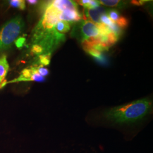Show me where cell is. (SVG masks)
<instances>
[{
  "instance_id": "1",
  "label": "cell",
  "mask_w": 153,
  "mask_h": 153,
  "mask_svg": "<svg viewBox=\"0 0 153 153\" xmlns=\"http://www.w3.org/2000/svg\"><path fill=\"white\" fill-rule=\"evenodd\" d=\"M152 107L150 99H141L104 109L100 113L99 119L107 126L119 128L124 135V139L130 141L138 134L134 128L146 120L152 112Z\"/></svg>"
},
{
  "instance_id": "2",
  "label": "cell",
  "mask_w": 153,
  "mask_h": 153,
  "mask_svg": "<svg viewBox=\"0 0 153 153\" xmlns=\"http://www.w3.org/2000/svg\"><path fill=\"white\" fill-rule=\"evenodd\" d=\"M24 22L22 17L17 16L5 24L0 29V51L9 48L24 28Z\"/></svg>"
},
{
  "instance_id": "3",
  "label": "cell",
  "mask_w": 153,
  "mask_h": 153,
  "mask_svg": "<svg viewBox=\"0 0 153 153\" xmlns=\"http://www.w3.org/2000/svg\"><path fill=\"white\" fill-rule=\"evenodd\" d=\"M71 34L84 40L98 36L99 32L95 23L89 21H83L76 25Z\"/></svg>"
},
{
  "instance_id": "4",
  "label": "cell",
  "mask_w": 153,
  "mask_h": 153,
  "mask_svg": "<svg viewBox=\"0 0 153 153\" xmlns=\"http://www.w3.org/2000/svg\"><path fill=\"white\" fill-rule=\"evenodd\" d=\"M45 81V78L44 76H42L36 69V65L31 66L30 68H26L22 71L21 75L14 79L10 81L4 82L2 83L0 88H3L6 84L16 83L19 82L25 81H35V82H42Z\"/></svg>"
},
{
  "instance_id": "5",
  "label": "cell",
  "mask_w": 153,
  "mask_h": 153,
  "mask_svg": "<svg viewBox=\"0 0 153 153\" xmlns=\"http://www.w3.org/2000/svg\"><path fill=\"white\" fill-rule=\"evenodd\" d=\"M108 11V9L100 6L94 9L85 8V13L86 16V19L88 18L91 21H92L93 23L94 22L96 24H99L100 23V17L103 14H107Z\"/></svg>"
},
{
  "instance_id": "6",
  "label": "cell",
  "mask_w": 153,
  "mask_h": 153,
  "mask_svg": "<svg viewBox=\"0 0 153 153\" xmlns=\"http://www.w3.org/2000/svg\"><path fill=\"white\" fill-rule=\"evenodd\" d=\"M51 3L53 5L62 11L78 10L77 4L75 1L68 0H56L52 1Z\"/></svg>"
},
{
  "instance_id": "7",
  "label": "cell",
  "mask_w": 153,
  "mask_h": 153,
  "mask_svg": "<svg viewBox=\"0 0 153 153\" xmlns=\"http://www.w3.org/2000/svg\"><path fill=\"white\" fill-rule=\"evenodd\" d=\"M81 18L82 16L78 10L62 11L60 17L61 21L67 22H78Z\"/></svg>"
},
{
  "instance_id": "8",
  "label": "cell",
  "mask_w": 153,
  "mask_h": 153,
  "mask_svg": "<svg viewBox=\"0 0 153 153\" xmlns=\"http://www.w3.org/2000/svg\"><path fill=\"white\" fill-rule=\"evenodd\" d=\"M9 69V65L7 60L6 56L5 55L0 56V83H2L5 79Z\"/></svg>"
},
{
  "instance_id": "9",
  "label": "cell",
  "mask_w": 153,
  "mask_h": 153,
  "mask_svg": "<svg viewBox=\"0 0 153 153\" xmlns=\"http://www.w3.org/2000/svg\"><path fill=\"white\" fill-rule=\"evenodd\" d=\"M55 30L60 33H67L71 30V25L65 21H60L57 22L54 27Z\"/></svg>"
},
{
  "instance_id": "10",
  "label": "cell",
  "mask_w": 153,
  "mask_h": 153,
  "mask_svg": "<svg viewBox=\"0 0 153 153\" xmlns=\"http://www.w3.org/2000/svg\"><path fill=\"white\" fill-rule=\"evenodd\" d=\"M98 1L99 4H102L107 7H124V6L126 4V3L119 0H101Z\"/></svg>"
},
{
  "instance_id": "11",
  "label": "cell",
  "mask_w": 153,
  "mask_h": 153,
  "mask_svg": "<svg viewBox=\"0 0 153 153\" xmlns=\"http://www.w3.org/2000/svg\"><path fill=\"white\" fill-rule=\"evenodd\" d=\"M119 37L114 33L111 32L107 35V42L106 46L109 48L118 41Z\"/></svg>"
},
{
  "instance_id": "12",
  "label": "cell",
  "mask_w": 153,
  "mask_h": 153,
  "mask_svg": "<svg viewBox=\"0 0 153 153\" xmlns=\"http://www.w3.org/2000/svg\"><path fill=\"white\" fill-rule=\"evenodd\" d=\"M10 5L16 8H19L21 10H25L26 8V4L25 1L22 0H11L9 1Z\"/></svg>"
},
{
  "instance_id": "13",
  "label": "cell",
  "mask_w": 153,
  "mask_h": 153,
  "mask_svg": "<svg viewBox=\"0 0 153 153\" xmlns=\"http://www.w3.org/2000/svg\"><path fill=\"white\" fill-rule=\"evenodd\" d=\"M51 54H44L39 56V61L42 65L47 66L49 65L51 61Z\"/></svg>"
},
{
  "instance_id": "14",
  "label": "cell",
  "mask_w": 153,
  "mask_h": 153,
  "mask_svg": "<svg viewBox=\"0 0 153 153\" xmlns=\"http://www.w3.org/2000/svg\"><path fill=\"white\" fill-rule=\"evenodd\" d=\"M108 27L111 30V31L115 33L119 38V36H120L123 33V29L121 28L120 27H119L115 22L112 25Z\"/></svg>"
},
{
  "instance_id": "15",
  "label": "cell",
  "mask_w": 153,
  "mask_h": 153,
  "mask_svg": "<svg viewBox=\"0 0 153 153\" xmlns=\"http://www.w3.org/2000/svg\"><path fill=\"white\" fill-rule=\"evenodd\" d=\"M108 14L109 18L114 22H116L120 17L119 12L116 10H111L108 11Z\"/></svg>"
},
{
  "instance_id": "16",
  "label": "cell",
  "mask_w": 153,
  "mask_h": 153,
  "mask_svg": "<svg viewBox=\"0 0 153 153\" xmlns=\"http://www.w3.org/2000/svg\"><path fill=\"white\" fill-rule=\"evenodd\" d=\"M100 23L104 24V25L107 26H110L111 25H112L113 23H115L109 18V16H108L107 14L102 15L100 18Z\"/></svg>"
},
{
  "instance_id": "17",
  "label": "cell",
  "mask_w": 153,
  "mask_h": 153,
  "mask_svg": "<svg viewBox=\"0 0 153 153\" xmlns=\"http://www.w3.org/2000/svg\"><path fill=\"white\" fill-rule=\"evenodd\" d=\"M115 23L121 28H123L126 27L128 26V21L125 16H120L119 17V18L118 19V20Z\"/></svg>"
},
{
  "instance_id": "18",
  "label": "cell",
  "mask_w": 153,
  "mask_h": 153,
  "mask_svg": "<svg viewBox=\"0 0 153 153\" xmlns=\"http://www.w3.org/2000/svg\"><path fill=\"white\" fill-rule=\"evenodd\" d=\"M31 52L34 54L36 55H43V48L38 44H33Z\"/></svg>"
},
{
  "instance_id": "19",
  "label": "cell",
  "mask_w": 153,
  "mask_h": 153,
  "mask_svg": "<svg viewBox=\"0 0 153 153\" xmlns=\"http://www.w3.org/2000/svg\"><path fill=\"white\" fill-rule=\"evenodd\" d=\"M36 69H37V71L42 76H47L49 74V71L47 69L43 67V66L36 65Z\"/></svg>"
},
{
  "instance_id": "20",
  "label": "cell",
  "mask_w": 153,
  "mask_h": 153,
  "mask_svg": "<svg viewBox=\"0 0 153 153\" xmlns=\"http://www.w3.org/2000/svg\"><path fill=\"white\" fill-rule=\"evenodd\" d=\"M99 6V3L98 1H95V0H90V2L85 7V8H88V9H94L96 8L97 7Z\"/></svg>"
},
{
  "instance_id": "21",
  "label": "cell",
  "mask_w": 153,
  "mask_h": 153,
  "mask_svg": "<svg viewBox=\"0 0 153 153\" xmlns=\"http://www.w3.org/2000/svg\"><path fill=\"white\" fill-rule=\"evenodd\" d=\"M25 41H26V39L24 38H20L17 39L16 41L15 42L16 47L18 48H21L25 44Z\"/></svg>"
},
{
  "instance_id": "22",
  "label": "cell",
  "mask_w": 153,
  "mask_h": 153,
  "mask_svg": "<svg viewBox=\"0 0 153 153\" xmlns=\"http://www.w3.org/2000/svg\"><path fill=\"white\" fill-rule=\"evenodd\" d=\"M131 4L134 5L135 6H141L140 3V1H136V0H133L131 1Z\"/></svg>"
},
{
  "instance_id": "23",
  "label": "cell",
  "mask_w": 153,
  "mask_h": 153,
  "mask_svg": "<svg viewBox=\"0 0 153 153\" xmlns=\"http://www.w3.org/2000/svg\"><path fill=\"white\" fill-rule=\"evenodd\" d=\"M28 4H30V5H35L36 4L38 3V1L36 0H29L27 1Z\"/></svg>"
}]
</instances>
